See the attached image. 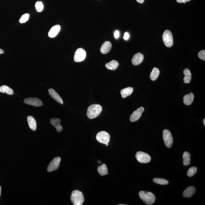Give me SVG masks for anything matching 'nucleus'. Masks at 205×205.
I'll use <instances>...</instances> for the list:
<instances>
[{"mask_svg": "<svg viewBox=\"0 0 205 205\" xmlns=\"http://www.w3.org/2000/svg\"><path fill=\"white\" fill-rule=\"evenodd\" d=\"M160 73V71L158 68L155 67L152 70L150 75V79L151 80L154 81L157 79Z\"/></svg>", "mask_w": 205, "mask_h": 205, "instance_id": "nucleus-24", "label": "nucleus"}, {"mask_svg": "<svg viewBox=\"0 0 205 205\" xmlns=\"http://www.w3.org/2000/svg\"><path fill=\"white\" fill-rule=\"evenodd\" d=\"M24 102L26 104L35 107L41 106L44 105L41 100L37 98H27L24 100Z\"/></svg>", "mask_w": 205, "mask_h": 205, "instance_id": "nucleus-10", "label": "nucleus"}, {"mask_svg": "<svg viewBox=\"0 0 205 205\" xmlns=\"http://www.w3.org/2000/svg\"><path fill=\"white\" fill-rule=\"evenodd\" d=\"M106 146H108V145H109V144H106Z\"/></svg>", "mask_w": 205, "mask_h": 205, "instance_id": "nucleus-40", "label": "nucleus"}, {"mask_svg": "<svg viewBox=\"0 0 205 205\" xmlns=\"http://www.w3.org/2000/svg\"><path fill=\"white\" fill-rule=\"evenodd\" d=\"M61 28V26L59 25H55L52 27L48 33V36L50 38L55 37L60 31Z\"/></svg>", "mask_w": 205, "mask_h": 205, "instance_id": "nucleus-17", "label": "nucleus"}, {"mask_svg": "<svg viewBox=\"0 0 205 205\" xmlns=\"http://www.w3.org/2000/svg\"><path fill=\"white\" fill-rule=\"evenodd\" d=\"M61 120L58 118H52L50 120L51 124L55 126L57 132H62L63 128L60 124Z\"/></svg>", "mask_w": 205, "mask_h": 205, "instance_id": "nucleus-16", "label": "nucleus"}, {"mask_svg": "<svg viewBox=\"0 0 205 205\" xmlns=\"http://www.w3.org/2000/svg\"><path fill=\"white\" fill-rule=\"evenodd\" d=\"M153 182L159 185H166L168 184L169 182L166 179L159 178H155L153 179Z\"/></svg>", "mask_w": 205, "mask_h": 205, "instance_id": "nucleus-27", "label": "nucleus"}, {"mask_svg": "<svg viewBox=\"0 0 205 205\" xmlns=\"http://www.w3.org/2000/svg\"><path fill=\"white\" fill-rule=\"evenodd\" d=\"M183 164L186 166H188L191 163V156L190 153L185 152L183 155Z\"/></svg>", "mask_w": 205, "mask_h": 205, "instance_id": "nucleus-26", "label": "nucleus"}, {"mask_svg": "<svg viewBox=\"0 0 205 205\" xmlns=\"http://www.w3.org/2000/svg\"><path fill=\"white\" fill-rule=\"evenodd\" d=\"M198 56L199 59L202 60L204 61H205V50H203L199 52L198 54Z\"/></svg>", "mask_w": 205, "mask_h": 205, "instance_id": "nucleus-31", "label": "nucleus"}, {"mask_svg": "<svg viewBox=\"0 0 205 205\" xmlns=\"http://www.w3.org/2000/svg\"><path fill=\"white\" fill-rule=\"evenodd\" d=\"M112 48V44L109 41H106L101 46L100 52L103 54H106L109 52Z\"/></svg>", "mask_w": 205, "mask_h": 205, "instance_id": "nucleus-15", "label": "nucleus"}, {"mask_svg": "<svg viewBox=\"0 0 205 205\" xmlns=\"http://www.w3.org/2000/svg\"><path fill=\"white\" fill-rule=\"evenodd\" d=\"M144 109L143 107L138 108L136 111H134L133 113L131 115L130 117V120L132 122L136 121L140 119L142 113L144 111Z\"/></svg>", "mask_w": 205, "mask_h": 205, "instance_id": "nucleus-11", "label": "nucleus"}, {"mask_svg": "<svg viewBox=\"0 0 205 205\" xmlns=\"http://www.w3.org/2000/svg\"><path fill=\"white\" fill-rule=\"evenodd\" d=\"M102 111L101 105L94 104L91 105L88 108L87 115L90 119H93L99 116Z\"/></svg>", "mask_w": 205, "mask_h": 205, "instance_id": "nucleus-1", "label": "nucleus"}, {"mask_svg": "<svg viewBox=\"0 0 205 205\" xmlns=\"http://www.w3.org/2000/svg\"><path fill=\"white\" fill-rule=\"evenodd\" d=\"M48 92H49V95H50L52 99H53L61 104H63L64 102L62 98L61 97L59 96V95L55 90L52 89V88H50L48 90Z\"/></svg>", "mask_w": 205, "mask_h": 205, "instance_id": "nucleus-12", "label": "nucleus"}, {"mask_svg": "<svg viewBox=\"0 0 205 205\" xmlns=\"http://www.w3.org/2000/svg\"><path fill=\"white\" fill-rule=\"evenodd\" d=\"M119 62L115 60H112L110 62L108 63L105 65V67L108 70H115L119 67Z\"/></svg>", "mask_w": 205, "mask_h": 205, "instance_id": "nucleus-20", "label": "nucleus"}, {"mask_svg": "<svg viewBox=\"0 0 205 205\" xmlns=\"http://www.w3.org/2000/svg\"><path fill=\"white\" fill-rule=\"evenodd\" d=\"M86 56V52L85 50L82 48H78L75 52L74 60L76 62H82L85 60Z\"/></svg>", "mask_w": 205, "mask_h": 205, "instance_id": "nucleus-7", "label": "nucleus"}, {"mask_svg": "<svg viewBox=\"0 0 205 205\" xmlns=\"http://www.w3.org/2000/svg\"><path fill=\"white\" fill-rule=\"evenodd\" d=\"M133 88L132 87H128L120 91V94L122 97L125 98L126 97L130 96L133 93Z\"/></svg>", "mask_w": 205, "mask_h": 205, "instance_id": "nucleus-22", "label": "nucleus"}, {"mask_svg": "<svg viewBox=\"0 0 205 205\" xmlns=\"http://www.w3.org/2000/svg\"><path fill=\"white\" fill-rule=\"evenodd\" d=\"M35 7L38 12H42L44 9L43 4L41 1H37L35 3Z\"/></svg>", "mask_w": 205, "mask_h": 205, "instance_id": "nucleus-28", "label": "nucleus"}, {"mask_svg": "<svg viewBox=\"0 0 205 205\" xmlns=\"http://www.w3.org/2000/svg\"><path fill=\"white\" fill-rule=\"evenodd\" d=\"M71 200L74 205H82L85 199L82 192L75 190L72 192Z\"/></svg>", "mask_w": 205, "mask_h": 205, "instance_id": "nucleus-3", "label": "nucleus"}, {"mask_svg": "<svg viewBox=\"0 0 205 205\" xmlns=\"http://www.w3.org/2000/svg\"><path fill=\"white\" fill-rule=\"evenodd\" d=\"M0 92L1 93H6L9 95H12L14 93L13 90L6 85H2L0 87Z\"/></svg>", "mask_w": 205, "mask_h": 205, "instance_id": "nucleus-23", "label": "nucleus"}, {"mask_svg": "<svg viewBox=\"0 0 205 205\" xmlns=\"http://www.w3.org/2000/svg\"><path fill=\"white\" fill-rule=\"evenodd\" d=\"M114 36L115 38H119V31H116L114 34Z\"/></svg>", "mask_w": 205, "mask_h": 205, "instance_id": "nucleus-34", "label": "nucleus"}, {"mask_svg": "<svg viewBox=\"0 0 205 205\" xmlns=\"http://www.w3.org/2000/svg\"><path fill=\"white\" fill-rule=\"evenodd\" d=\"M191 0H177L178 2L180 3H186V2H189Z\"/></svg>", "mask_w": 205, "mask_h": 205, "instance_id": "nucleus-33", "label": "nucleus"}, {"mask_svg": "<svg viewBox=\"0 0 205 205\" xmlns=\"http://www.w3.org/2000/svg\"><path fill=\"white\" fill-rule=\"evenodd\" d=\"M138 2H139V3L140 4H142L144 2V0H136Z\"/></svg>", "mask_w": 205, "mask_h": 205, "instance_id": "nucleus-35", "label": "nucleus"}, {"mask_svg": "<svg viewBox=\"0 0 205 205\" xmlns=\"http://www.w3.org/2000/svg\"><path fill=\"white\" fill-rule=\"evenodd\" d=\"M196 190V188L195 186H189L183 191V196L185 198H190L195 193Z\"/></svg>", "mask_w": 205, "mask_h": 205, "instance_id": "nucleus-14", "label": "nucleus"}, {"mask_svg": "<svg viewBox=\"0 0 205 205\" xmlns=\"http://www.w3.org/2000/svg\"><path fill=\"white\" fill-rule=\"evenodd\" d=\"M29 14L25 13L21 17L20 19H19V22L21 23H24L26 22L28 20V19H29Z\"/></svg>", "mask_w": 205, "mask_h": 205, "instance_id": "nucleus-30", "label": "nucleus"}, {"mask_svg": "<svg viewBox=\"0 0 205 205\" xmlns=\"http://www.w3.org/2000/svg\"><path fill=\"white\" fill-rule=\"evenodd\" d=\"M98 163H99V164H100L101 163V162L100 161H98Z\"/></svg>", "mask_w": 205, "mask_h": 205, "instance_id": "nucleus-39", "label": "nucleus"}, {"mask_svg": "<svg viewBox=\"0 0 205 205\" xmlns=\"http://www.w3.org/2000/svg\"><path fill=\"white\" fill-rule=\"evenodd\" d=\"M28 125L30 129L33 131H35L37 129L36 120L33 117L29 116L28 117Z\"/></svg>", "mask_w": 205, "mask_h": 205, "instance_id": "nucleus-19", "label": "nucleus"}, {"mask_svg": "<svg viewBox=\"0 0 205 205\" xmlns=\"http://www.w3.org/2000/svg\"><path fill=\"white\" fill-rule=\"evenodd\" d=\"M139 195L142 201L147 205L152 204L156 200V196L152 192L141 191L139 192Z\"/></svg>", "mask_w": 205, "mask_h": 205, "instance_id": "nucleus-2", "label": "nucleus"}, {"mask_svg": "<svg viewBox=\"0 0 205 205\" xmlns=\"http://www.w3.org/2000/svg\"><path fill=\"white\" fill-rule=\"evenodd\" d=\"M4 52V51L2 49H1V48H0V55H1V54H3Z\"/></svg>", "mask_w": 205, "mask_h": 205, "instance_id": "nucleus-36", "label": "nucleus"}, {"mask_svg": "<svg viewBox=\"0 0 205 205\" xmlns=\"http://www.w3.org/2000/svg\"><path fill=\"white\" fill-rule=\"evenodd\" d=\"M194 95L193 93H190L185 95L183 97V103L184 104L189 106L192 104L194 100Z\"/></svg>", "mask_w": 205, "mask_h": 205, "instance_id": "nucleus-18", "label": "nucleus"}, {"mask_svg": "<svg viewBox=\"0 0 205 205\" xmlns=\"http://www.w3.org/2000/svg\"><path fill=\"white\" fill-rule=\"evenodd\" d=\"M136 158L138 161L141 163H149L151 160V157L147 153L145 152L139 151L136 154Z\"/></svg>", "mask_w": 205, "mask_h": 205, "instance_id": "nucleus-8", "label": "nucleus"}, {"mask_svg": "<svg viewBox=\"0 0 205 205\" xmlns=\"http://www.w3.org/2000/svg\"><path fill=\"white\" fill-rule=\"evenodd\" d=\"M61 158L57 157L54 158L53 160L49 163L48 168V171L51 172L56 170L59 167Z\"/></svg>", "mask_w": 205, "mask_h": 205, "instance_id": "nucleus-9", "label": "nucleus"}, {"mask_svg": "<svg viewBox=\"0 0 205 205\" xmlns=\"http://www.w3.org/2000/svg\"><path fill=\"white\" fill-rule=\"evenodd\" d=\"M183 73L185 75L183 78V82L185 83H190L192 80V74L190 71L187 68H186L183 71Z\"/></svg>", "mask_w": 205, "mask_h": 205, "instance_id": "nucleus-21", "label": "nucleus"}, {"mask_svg": "<svg viewBox=\"0 0 205 205\" xmlns=\"http://www.w3.org/2000/svg\"><path fill=\"white\" fill-rule=\"evenodd\" d=\"M144 58V55L140 52L136 53L134 55L132 62L133 65H138L142 62Z\"/></svg>", "mask_w": 205, "mask_h": 205, "instance_id": "nucleus-13", "label": "nucleus"}, {"mask_svg": "<svg viewBox=\"0 0 205 205\" xmlns=\"http://www.w3.org/2000/svg\"><path fill=\"white\" fill-rule=\"evenodd\" d=\"M203 123L204 124V126H205V119H204Z\"/></svg>", "mask_w": 205, "mask_h": 205, "instance_id": "nucleus-37", "label": "nucleus"}, {"mask_svg": "<svg viewBox=\"0 0 205 205\" xmlns=\"http://www.w3.org/2000/svg\"><path fill=\"white\" fill-rule=\"evenodd\" d=\"M119 205H125V204H119Z\"/></svg>", "mask_w": 205, "mask_h": 205, "instance_id": "nucleus-41", "label": "nucleus"}, {"mask_svg": "<svg viewBox=\"0 0 205 205\" xmlns=\"http://www.w3.org/2000/svg\"><path fill=\"white\" fill-rule=\"evenodd\" d=\"M110 138V136L109 134L104 131L99 132L96 136L97 140L100 143L105 144H109Z\"/></svg>", "mask_w": 205, "mask_h": 205, "instance_id": "nucleus-6", "label": "nucleus"}, {"mask_svg": "<svg viewBox=\"0 0 205 205\" xmlns=\"http://www.w3.org/2000/svg\"><path fill=\"white\" fill-rule=\"evenodd\" d=\"M163 42L167 47H171L173 45V35L170 31L166 30L164 32L163 36Z\"/></svg>", "mask_w": 205, "mask_h": 205, "instance_id": "nucleus-4", "label": "nucleus"}, {"mask_svg": "<svg viewBox=\"0 0 205 205\" xmlns=\"http://www.w3.org/2000/svg\"><path fill=\"white\" fill-rule=\"evenodd\" d=\"M163 136L165 145L168 148H171L173 145V139L171 133L169 130L165 129L163 131Z\"/></svg>", "mask_w": 205, "mask_h": 205, "instance_id": "nucleus-5", "label": "nucleus"}, {"mask_svg": "<svg viewBox=\"0 0 205 205\" xmlns=\"http://www.w3.org/2000/svg\"><path fill=\"white\" fill-rule=\"evenodd\" d=\"M129 34L127 32H126L124 34V36L123 37L124 39L125 40H127L129 39Z\"/></svg>", "mask_w": 205, "mask_h": 205, "instance_id": "nucleus-32", "label": "nucleus"}, {"mask_svg": "<svg viewBox=\"0 0 205 205\" xmlns=\"http://www.w3.org/2000/svg\"><path fill=\"white\" fill-rule=\"evenodd\" d=\"M98 171L100 176H103L107 175L108 173L107 166L105 164H103L101 166H99L97 168Z\"/></svg>", "mask_w": 205, "mask_h": 205, "instance_id": "nucleus-25", "label": "nucleus"}, {"mask_svg": "<svg viewBox=\"0 0 205 205\" xmlns=\"http://www.w3.org/2000/svg\"><path fill=\"white\" fill-rule=\"evenodd\" d=\"M1 186H0V196L1 195Z\"/></svg>", "mask_w": 205, "mask_h": 205, "instance_id": "nucleus-38", "label": "nucleus"}, {"mask_svg": "<svg viewBox=\"0 0 205 205\" xmlns=\"http://www.w3.org/2000/svg\"><path fill=\"white\" fill-rule=\"evenodd\" d=\"M197 168L195 166L191 167L188 169L187 173V176L189 177L193 176L197 172Z\"/></svg>", "mask_w": 205, "mask_h": 205, "instance_id": "nucleus-29", "label": "nucleus"}]
</instances>
